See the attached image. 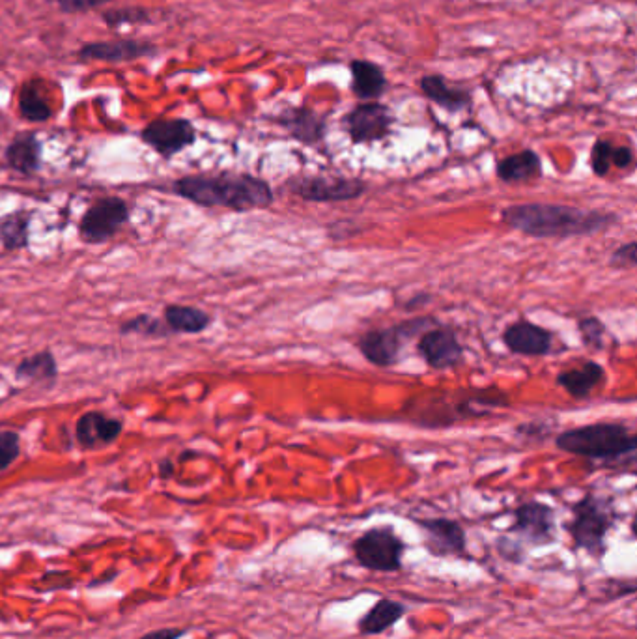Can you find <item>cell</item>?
<instances>
[{"label": "cell", "mask_w": 637, "mask_h": 639, "mask_svg": "<svg viewBox=\"0 0 637 639\" xmlns=\"http://www.w3.org/2000/svg\"><path fill=\"white\" fill-rule=\"evenodd\" d=\"M619 221L617 213L585 210L568 204L525 202L510 204L501 210V223L538 240H567L593 236L613 227Z\"/></svg>", "instance_id": "6da1fadb"}, {"label": "cell", "mask_w": 637, "mask_h": 639, "mask_svg": "<svg viewBox=\"0 0 637 639\" xmlns=\"http://www.w3.org/2000/svg\"><path fill=\"white\" fill-rule=\"evenodd\" d=\"M172 193L200 208H227L234 212L264 210L275 202L271 185L247 172H202L174 180Z\"/></svg>", "instance_id": "7a4b0ae2"}, {"label": "cell", "mask_w": 637, "mask_h": 639, "mask_svg": "<svg viewBox=\"0 0 637 639\" xmlns=\"http://www.w3.org/2000/svg\"><path fill=\"white\" fill-rule=\"evenodd\" d=\"M555 447L587 460L621 462L624 458L634 460L637 436L624 423H595L561 432L555 438Z\"/></svg>", "instance_id": "3957f363"}, {"label": "cell", "mask_w": 637, "mask_h": 639, "mask_svg": "<svg viewBox=\"0 0 637 639\" xmlns=\"http://www.w3.org/2000/svg\"><path fill=\"white\" fill-rule=\"evenodd\" d=\"M619 520V512L613 499L587 494L572 505V520L567 529L576 550H583L595 559H602L608 552L609 531Z\"/></svg>", "instance_id": "277c9868"}, {"label": "cell", "mask_w": 637, "mask_h": 639, "mask_svg": "<svg viewBox=\"0 0 637 639\" xmlns=\"http://www.w3.org/2000/svg\"><path fill=\"white\" fill-rule=\"evenodd\" d=\"M436 326L434 318H413L389 327H380L363 333L357 339V348L361 355L374 367H393L397 365L402 348L415 337L423 335L426 329Z\"/></svg>", "instance_id": "5b68a950"}, {"label": "cell", "mask_w": 637, "mask_h": 639, "mask_svg": "<svg viewBox=\"0 0 637 639\" xmlns=\"http://www.w3.org/2000/svg\"><path fill=\"white\" fill-rule=\"evenodd\" d=\"M355 561L374 572H398L406 554V542L391 526L367 529L352 544Z\"/></svg>", "instance_id": "8992f818"}, {"label": "cell", "mask_w": 637, "mask_h": 639, "mask_svg": "<svg viewBox=\"0 0 637 639\" xmlns=\"http://www.w3.org/2000/svg\"><path fill=\"white\" fill-rule=\"evenodd\" d=\"M286 191L305 202H348L367 193V184L357 178L298 174L286 180Z\"/></svg>", "instance_id": "52a82bcc"}, {"label": "cell", "mask_w": 637, "mask_h": 639, "mask_svg": "<svg viewBox=\"0 0 637 639\" xmlns=\"http://www.w3.org/2000/svg\"><path fill=\"white\" fill-rule=\"evenodd\" d=\"M129 223V206L118 197L96 200L79 221L81 240L92 245L109 242Z\"/></svg>", "instance_id": "ba28073f"}, {"label": "cell", "mask_w": 637, "mask_h": 639, "mask_svg": "<svg viewBox=\"0 0 637 639\" xmlns=\"http://www.w3.org/2000/svg\"><path fill=\"white\" fill-rule=\"evenodd\" d=\"M509 533L531 546H544L555 540V511L542 501H525L514 509Z\"/></svg>", "instance_id": "9c48e42d"}, {"label": "cell", "mask_w": 637, "mask_h": 639, "mask_svg": "<svg viewBox=\"0 0 637 639\" xmlns=\"http://www.w3.org/2000/svg\"><path fill=\"white\" fill-rule=\"evenodd\" d=\"M141 139L159 156L180 154L197 141L195 126L185 118H157L141 131Z\"/></svg>", "instance_id": "30bf717a"}, {"label": "cell", "mask_w": 637, "mask_h": 639, "mask_svg": "<svg viewBox=\"0 0 637 639\" xmlns=\"http://www.w3.org/2000/svg\"><path fill=\"white\" fill-rule=\"evenodd\" d=\"M393 114L383 103H361L346 114L344 124L355 144L383 141L393 128Z\"/></svg>", "instance_id": "8fae6325"}, {"label": "cell", "mask_w": 637, "mask_h": 639, "mask_svg": "<svg viewBox=\"0 0 637 639\" xmlns=\"http://www.w3.org/2000/svg\"><path fill=\"white\" fill-rule=\"evenodd\" d=\"M417 352L430 369H454L464 361V346L451 327L426 329L417 342Z\"/></svg>", "instance_id": "7c38bea8"}, {"label": "cell", "mask_w": 637, "mask_h": 639, "mask_svg": "<svg viewBox=\"0 0 637 639\" xmlns=\"http://www.w3.org/2000/svg\"><path fill=\"white\" fill-rule=\"evenodd\" d=\"M425 533L428 552L436 557H458L468 552V535L462 524L451 518L415 520Z\"/></svg>", "instance_id": "4fadbf2b"}, {"label": "cell", "mask_w": 637, "mask_h": 639, "mask_svg": "<svg viewBox=\"0 0 637 639\" xmlns=\"http://www.w3.org/2000/svg\"><path fill=\"white\" fill-rule=\"evenodd\" d=\"M503 342L512 354L542 357L552 352L553 333L529 320H518L503 331Z\"/></svg>", "instance_id": "5bb4252c"}, {"label": "cell", "mask_w": 637, "mask_h": 639, "mask_svg": "<svg viewBox=\"0 0 637 639\" xmlns=\"http://www.w3.org/2000/svg\"><path fill=\"white\" fill-rule=\"evenodd\" d=\"M122 430L124 423L120 419L109 417L103 412H86L77 419L75 440L85 449H96L114 443Z\"/></svg>", "instance_id": "9a60e30c"}, {"label": "cell", "mask_w": 637, "mask_h": 639, "mask_svg": "<svg viewBox=\"0 0 637 639\" xmlns=\"http://www.w3.org/2000/svg\"><path fill=\"white\" fill-rule=\"evenodd\" d=\"M154 55H157L156 45L135 42V40L86 43L85 47H81L79 51V57L83 60H100V62H113V64L154 57Z\"/></svg>", "instance_id": "2e32d148"}, {"label": "cell", "mask_w": 637, "mask_h": 639, "mask_svg": "<svg viewBox=\"0 0 637 639\" xmlns=\"http://www.w3.org/2000/svg\"><path fill=\"white\" fill-rule=\"evenodd\" d=\"M277 122L301 144L314 146L326 137V118L309 107H290L279 114Z\"/></svg>", "instance_id": "e0dca14e"}, {"label": "cell", "mask_w": 637, "mask_h": 639, "mask_svg": "<svg viewBox=\"0 0 637 639\" xmlns=\"http://www.w3.org/2000/svg\"><path fill=\"white\" fill-rule=\"evenodd\" d=\"M6 165L23 176H32L42 167V142L30 131L19 133L6 148Z\"/></svg>", "instance_id": "ac0fdd59"}, {"label": "cell", "mask_w": 637, "mask_h": 639, "mask_svg": "<svg viewBox=\"0 0 637 639\" xmlns=\"http://www.w3.org/2000/svg\"><path fill=\"white\" fill-rule=\"evenodd\" d=\"M606 370L596 361H585L581 367L563 370L557 374V385L563 387L568 395L578 400L591 397L596 387L604 384Z\"/></svg>", "instance_id": "d6986e66"}, {"label": "cell", "mask_w": 637, "mask_h": 639, "mask_svg": "<svg viewBox=\"0 0 637 639\" xmlns=\"http://www.w3.org/2000/svg\"><path fill=\"white\" fill-rule=\"evenodd\" d=\"M496 174L505 184L531 182L542 176V161L535 150H522L518 154L499 159Z\"/></svg>", "instance_id": "ffe728a7"}, {"label": "cell", "mask_w": 637, "mask_h": 639, "mask_svg": "<svg viewBox=\"0 0 637 639\" xmlns=\"http://www.w3.org/2000/svg\"><path fill=\"white\" fill-rule=\"evenodd\" d=\"M163 322L172 333H184V335H199L212 326V316L202 311L199 307L191 305H167L163 309Z\"/></svg>", "instance_id": "44dd1931"}, {"label": "cell", "mask_w": 637, "mask_h": 639, "mask_svg": "<svg viewBox=\"0 0 637 639\" xmlns=\"http://www.w3.org/2000/svg\"><path fill=\"white\" fill-rule=\"evenodd\" d=\"M406 615V606L397 600L382 598L359 619V632L365 636H378L397 625Z\"/></svg>", "instance_id": "7402d4cb"}, {"label": "cell", "mask_w": 637, "mask_h": 639, "mask_svg": "<svg viewBox=\"0 0 637 639\" xmlns=\"http://www.w3.org/2000/svg\"><path fill=\"white\" fill-rule=\"evenodd\" d=\"M352 71V92L359 100H376L387 88V77L380 66L369 60H354Z\"/></svg>", "instance_id": "603a6c76"}, {"label": "cell", "mask_w": 637, "mask_h": 639, "mask_svg": "<svg viewBox=\"0 0 637 639\" xmlns=\"http://www.w3.org/2000/svg\"><path fill=\"white\" fill-rule=\"evenodd\" d=\"M421 90L428 100L438 103L447 111H462L471 103L468 90L454 88L441 75H426L421 79Z\"/></svg>", "instance_id": "cb8c5ba5"}, {"label": "cell", "mask_w": 637, "mask_h": 639, "mask_svg": "<svg viewBox=\"0 0 637 639\" xmlns=\"http://www.w3.org/2000/svg\"><path fill=\"white\" fill-rule=\"evenodd\" d=\"M15 376L17 380L34 382V384L55 382L58 376L57 357L51 350H42L38 354L29 355L17 363Z\"/></svg>", "instance_id": "d4e9b609"}, {"label": "cell", "mask_w": 637, "mask_h": 639, "mask_svg": "<svg viewBox=\"0 0 637 639\" xmlns=\"http://www.w3.org/2000/svg\"><path fill=\"white\" fill-rule=\"evenodd\" d=\"M19 113L29 122H47L53 116V107L45 98L42 81H29L19 90Z\"/></svg>", "instance_id": "484cf974"}, {"label": "cell", "mask_w": 637, "mask_h": 639, "mask_svg": "<svg viewBox=\"0 0 637 639\" xmlns=\"http://www.w3.org/2000/svg\"><path fill=\"white\" fill-rule=\"evenodd\" d=\"M30 213L25 210L8 213L0 219V240L6 251L29 247Z\"/></svg>", "instance_id": "4316f807"}, {"label": "cell", "mask_w": 637, "mask_h": 639, "mask_svg": "<svg viewBox=\"0 0 637 639\" xmlns=\"http://www.w3.org/2000/svg\"><path fill=\"white\" fill-rule=\"evenodd\" d=\"M122 335H144V337H169V327L165 326L163 318H156L150 314H141L135 318H129L124 324H120Z\"/></svg>", "instance_id": "83f0119b"}, {"label": "cell", "mask_w": 637, "mask_h": 639, "mask_svg": "<svg viewBox=\"0 0 637 639\" xmlns=\"http://www.w3.org/2000/svg\"><path fill=\"white\" fill-rule=\"evenodd\" d=\"M578 331H580L581 341L585 346L593 350L604 348V337L608 327L598 318V316H585L578 320Z\"/></svg>", "instance_id": "f1b7e54d"}, {"label": "cell", "mask_w": 637, "mask_h": 639, "mask_svg": "<svg viewBox=\"0 0 637 639\" xmlns=\"http://www.w3.org/2000/svg\"><path fill=\"white\" fill-rule=\"evenodd\" d=\"M101 19L111 25V27H120V25H142V23H150L152 21V12L144 10V8H122V10H109L101 15Z\"/></svg>", "instance_id": "f546056e"}, {"label": "cell", "mask_w": 637, "mask_h": 639, "mask_svg": "<svg viewBox=\"0 0 637 639\" xmlns=\"http://www.w3.org/2000/svg\"><path fill=\"white\" fill-rule=\"evenodd\" d=\"M21 455V438L14 430H0V471L10 468Z\"/></svg>", "instance_id": "4dcf8cb0"}, {"label": "cell", "mask_w": 637, "mask_h": 639, "mask_svg": "<svg viewBox=\"0 0 637 639\" xmlns=\"http://www.w3.org/2000/svg\"><path fill=\"white\" fill-rule=\"evenodd\" d=\"M611 152H613L611 142L604 141V139L595 142V146L591 150V169L596 176H600V178L608 176L609 169H611Z\"/></svg>", "instance_id": "1f68e13d"}, {"label": "cell", "mask_w": 637, "mask_h": 639, "mask_svg": "<svg viewBox=\"0 0 637 639\" xmlns=\"http://www.w3.org/2000/svg\"><path fill=\"white\" fill-rule=\"evenodd\" d=\"M609 266L615 270H634L637 266V242H628L619 245L611 256Z\"/></svg>", "instance_id": "d6a6232c"}, {"label": "cell", "mask_w": 637, "mask_h": 639, "mask_svg": "<svg viewBox=\"0 0 637 639\" xmlns=\"http://www.w3.org/2000/svg\"><path fill=\"white\" fill-rule=\"evenodd\" d=\"M57 2L58 8L64 14H83V12L100 8L103 4L113 2V0H57Z\"/></svg>", "instance_id": "836d02e7"}, {"label": "cell", "mask_w": 637, "mask_h": 639, "mask_svg": "<svg viewBox=\"0 0 637 639\" xmlns=\"http://www.w3.org/2000/svg\"><path fill=\"white\" fill-rule=\"evenodd\" d=\"M634 163V152L630 146H613V152H611V165L617 167V169H628L632 167Z\"/></svg>", "instance_id": "e575fe53"}, {"label": "cell", "mask_w": 637, "mask_h": 639, "mask_svg": "<svg viewBox=\"0 0 637 639\" xmlns=\"http://www.w3.org/2000/svg\"><path fill=\"white\" fill-rule=\"evenodd\" d=\"M538 430H540V432H546V434L552 432V428L546 426V423H524V425L518 426L516 432H518L520 436H525V438H533V436H537ZM538 438H542V436L538 434Z\"/></svg>", "instance_id": "d590c367"}, {"label": "cell", "mask_w": 637, "mask_h": 639, "mask_svg": "<svg viewBox=\"0 0 637 639\" xmlns=\"http://www.w3.org/2000/svg\"><path fill=\"white\" fill-rule=\"evenodd\" d=\"M182 636H185V630L182 628H161V630L148 632L141 639H180Z\"/></svg>", "instance_id": "8d00e7d4"}, {"label": "cell", "mask_w": 637, "mask_h": 639, "mask_svg": "<svg viewBox=\"0 0 637 639\" xmlns=\"http://www.w3.org/2000/svg\"><path fill=\"white\" fill-rule=\"evenodd\" d=\"M172 475V464H170V460H165V462H161V477H170Z\"/></svg>", "instance_id": "74e56055"}]
</instances>
